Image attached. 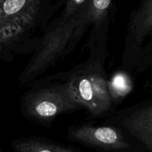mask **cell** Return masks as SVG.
Wrapping results in <instances>:
<instances>
[{"label": "cell", "instance_id": "obj_4", "mask_svg": "<svg viewBox=\"0 0 152 152\" xmlns=\"http://www.w3.org/2000/svg\"><path fill=\"white\" fill-rule=\"evenodd\" d=\"M129 36L137 55L138 68L145 70L152 66V0H142L132 16Z\"/></svg>", "mask_w": 152, "mask_h": 152}, {"label": "cell", "instance_id": "obj_11", "mask_svg": "<svg viewBox=\"0 0 152 152\" xmlns=\"http://www.w3.org/2000/svg\"><path fill=\"white\" fill-rule=\"evenodd\" d=\"M111 82V83L110 84L108 83V88L111 95L114 96H123V94L129 90L128 83L126 77L123 75L121 74L116 75Z\"/></svg>", "mask_w": 152, "mask_h": 152}, {"label": "cell", "instance_id": "obj_5", "mask_svg": "<svg viewBox=\"0 0 152 152\" xmlns=\"http://www.w3.org/2000/svg\"><path fill=\"white\" fill-rule=\"evenodd\" d=\"M69 137L75 142L107 151L129 148V144L121 132L108 126H79L70 131Z\"/></svg>", "mask_w": 152, "mask_h": 152}, {"label": "cell", "instance_id": "obj_7", "mask_svg": "<svg viewBox=\"0 0 152 152\" xmlns=\"http://www.w3.org/2000/svg\"><path fill=\"white\" fill-rule=\"evenodd\" d=\"M123 124L131 134L152 151V105L134 112Z\"/></svg>", "mask_w": 152, "mask_h": 152}, {"label": "cell", "instance_id": "obj_8", "mask_svg": "<svg viewBox=\"0 0 152 152\" xmlns=\"http://www.w3.org/2000/svg\"><path fill=\"white\" fill-rule=\"evenodd\" d=\"M15 152H80L75 149L34 137L20 138L12 142Z\"/></svg>", "mask_w": 152, "mask_h": 152}, {"label": "cell", "instance_id": "obj_6", "mask_svg": "<svg viewBox=\"0 0 152 152\" xmlns=\"http://www.w3.org/2000/svg\"><path fill=\"white\" fill-rule=\"evenodd\" d=\"M40 0H0V22L15 21L31 26L39 11Z\"/></svg>", "mask_w": 152, "mask_h": 152}, {"label": "cell", "instance_id": "obj_9", "mask_svg": "<svg viewBox=\"0 0 152 152\" xmlns=\"http://www.w3.org/2000/svg\"><path fill=\"white\" fill-rule=\"evenodd\" d=\"M29 26L15 21L0 22V50L16 42Z\"/></svg>", "mask_w": 152, "mask_h": 152}, {"label": "cell", "instance_id": "obj_12", "mask_svg": "<svg viewBox=\"0 0 152 152\" xmlns=\"http://www.w3.org/2000/svg\"><path fill=\"white\" fill-rule=\"evenodd\" d=\"M90 0H68L65 10V16H71L88 7Z\"/></svg>", "mask_w": 152, "mask_h": 152}, {"label": "cell", "instance_id": "obj_3", "mask_svg": "<svg viewBox=\"0 0 152 152\" xmlns=\"http://www.w3.org/2000/svg\"><path fill=\"white\" fill-rule=\"evenodd\" d=\"M25 109L30 117L47 121L56 116L78 108L67 85L42 88L30 94L25 99Z\"/></svg>", "mask_w": 152, "mask_h": 152}, {"label": "cell", "instance_id": "obj_10", "mask_svg": "<svg viewBox=\"0 0 152 152\" xmlns=\"http://www.w3.org/2000/svg\"><path fill=\"white\" fill-rule=\"evenodd\" d=\"M111 0H90L88 13L89 19L95 23H99L106 16L111 5Z\"/></svg>", "mask_w": 152, "mask_h": 152}, {"label": "cell", "instance_id": "obj_1", "mask_svg": "<svg viewBox=\"0 0 152 152\" xmlns=\"http://www.w3.org/2000/svg\"><path fill=\"white\" fill-rule=\"evenodd\" d=\"M89 21L88 7L73 16H65L63 22L45 37L38 51L22 72L21 81H29L50 66L62 54L73 35Z\"/></svg>", "mask_w": 152, "mask_h": 152}, {"label": "cell", "instance_id": "obj_2", "mask_svg": "<svg viewBox=\"0 0 152 152\" xmlns=\"http://www.w3.org/2000/svg\"><path fill=\"white\" fill-rule=\"evenodd\" d=\"M66 85L79 106L86 108L93 115H101L111 108L108 83L101 74L94 72L75 74Z\"/></svg>", "mask_w": 152, "mask_h": 152}]
</instances>
